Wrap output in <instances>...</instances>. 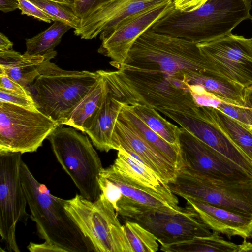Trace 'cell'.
<instances>
[{
	"label": "cell",
	"mask_w": 252,
	"mask_h": 252,
	"mask_svg": "<svg viewBox=\"0 0 252 252\" xmlns=\"http://www.w3.org/2000/svg\"><path fill=\"white\" fill-rule=\"evenodd\" d=\"M252 0H208L197 9L182 12L171 9L151 28L157 32L196 43L231 33L243 21L251 18Z\"/></svg>",
	"instance_id": "cell-3"
},
{
	"label": "cell",
	"mask_w": 252,
	"mask_h": 252,
	"mask_svg": "<svg viewBox=\"0 0 252 252\" xmlns=\"http://www.w3.org/2000/svg\"><path fill=\"white\" fill-rule=\"evenodd\" d=\"M197 44L149 29L135 42L123 64L163 71L187 79L190 84L196 85L205 77L225 79L202 54Z\"/></svg>",
	"instance_id": "cell-2"
},
{
	"label": "cell",
	"mask_w": 252,
	"mask_h": 252,
	"mask_svg": "<svg viewBox=\"0 0 252 252\" xmlns=\"http://www.w3.org/2000/svg\"><path fill=\"white\" fill-rule=\"evenodd\" d=\"M41 56H32L20 53L10 49L0 51V68H20L37 66L44 60Z\"/></svg>",
	"instance_id": "cell-30"
},
{
	"label": "cell",
	"mask_w": 252,
	"mask_h": 252,
	"mask_svg": "<svg viewBox=\"0 0 252 252\" xmlns=\"http://www.w3.org/2000/svg\"><path fill=\"white\" fill-rule=\"evenodd\" d=\"M119 101L125 104L145 105L160 112L176 111L195 118L198 106L191 96L189 81L161 70L139 69L123 64L117 70H98Z\"/></svg>",
	"instance_id": "cell-1"
},
{
	"label": "cell",
	"mask_w": 252,
	"mask_h": 252,
	"mask_svg": "<svg viewBox=\"0 0 252 252\" xmlns=\"http://www.w3.org/2000/svg\"><path fill=\"white\" fill-rule=\"evenodd\" d=\"M52 0L58 3H60L61 4H62L63 5H64L70 9H72L73 5H74V0Z\"/></svg>",
	"instance_id": "cell-44"
},
{
	"label": "cell",
	"mask_w": 252,
	"mask_h": 252,
	"mask_svg": "<svg viewBox=\"0 0 252 252\" xmlns=\"http://www.w3.org/2000/svg\"><path fill=\"white\" fill-rule=\"evenodd\" d=\"M27 249L31 252H63L61 249L45 241L40 244L31 242Z\"/></svg>",
	"instance_id": "cell-39"
},
{
	"label": "cell",
	"mask_w": 252,
	"mask_h": 252,
	"mask_svg": "<svg viewBox=\"0 0 252 252\" xmlns=\"http://www.w3.org/2000/svg\"><path fill=\"white\" fill-rule=\"evenodd\" d=\"M183 198L213 231L229 239L234 236L244 239L252 238V216L236 213L191 197Z\"/></svg>",
	"instance_id": "cell-19"
},
{
	"label": "cell",
	"mask_w": 252,
	"mask_h": 252,
	"mask_svg": "<svg viewBox=\"0 0 252 252\" xmlns=\"http://www.w3.org/2000/svg\"><path fill=\"white\" fill-rule=\"evenodd\" d=\"M238 250L239 245L225 240L216 231L208 236L195 237L160 247L161 251L167 252H238Z\"/></svg>",
	"instance_id": "cell-22"
},
{
	"label": "cell",
	"mask_w": 252,
	"mask_h": 252,
	"mask_svg": "<svg viewBox=\"0 0 252 252\" xmlns=\"http://www.w3.org/2000/svg\"><path fill=\"white\" fill-rule=\"evenodd\" d=\"M99 174L119 188L122 197L117 203V213L125 220L149 210L182 208L168 184L158 188L149 187L123 175L112 165L103 168Z\"/></svg>",
	"instance_id": "cell-13"
},
{
	"label": "cell",
	"mask_w": 252,
	"mask_h": 252,
	"mask_svg": "<svg viewBox=\"0 0 252 252\" xmlns=\"http://www.w3.org/2000/svg\"><path fill=\"white\" fill-rule=\"evenodd\" d=\"M208 0H173L174 7L182 12H189L195 10Z\"/></svg>",
	"instance_id": "cell-38"
},
{
	"label": "cell",
	"mask_w": 252,
	"mask_h": 252,
	"mask_svg": "<svg viewBox=\"0 0 252 252\" xmlns=\"http://www.w3.org/2000/svg\"><path fill=\"white\" fill-rule=\"evenodd\" d=\"M64 207L94 252H133L118 213L101 193L95 201L76 194L64 200Z\"/></svg>",
	"instance_id": "cell-7"
},
{
	"label": "cell",
	"mask_w": 252,
	"mask_h": 252,
	"mask_svg": "<svg viewBox=\"0 0 252 252\" xmlns=\"http://www.w3.org/2000/svg\"><path fill=\"white\" fill-rule=\"evenodd\" d=\"M197 45L226 80L244 89L252 85V38L231 33Z\"/></svg>",
	"instance_id": "cell-12"
},
{
	"label": "cell",
	"mask_w": 252,
	"mask_h": 252,
	"mask_svg": "<svg viewBox=\"0 0 252 252\" xmlns=\"http://www.w3.org/2000/svg\"><path fill=\"white\" fill-rule=\"evenodd\" d=\"M121 113L146 140L168 157L176 165L178 170L182 167L180 147L167 142L149 127L134 113L130 105L124 104Z\"/></svg>",
	"instance_id": "cell-24"
},
{
	"label": "cell",
	"mask_w": 252,
	"mask_h": 252,
	"mask_svg": "<svg viewBox=\"0 0 252 252\" xmlns=\"http://www.w3.org/2000/svg\"><path fill=\"white\" fill-rule=\"evenodd\" d=\"M216 109L244 125L252 126V109L248 106H235L222 102Z\"/></svg>",
	"instance_id": "cell-33"
},
{
	"label": "cell",
	"mask_w": 252,
	"mask_h": 252,
	"mask_svg": "<svg viewBox=\"0 0 252 252\" xmlns=\"http://www.w3.org/2000/svg\"><path fill=\"white\" fill-rule=\"evenodd\" d=\"M216 110L220 123L228 136L252 160V132L248 126Z\"/></svg>",
	"instance_id": "cell-27"
},
{
	"label": "cell",
	"mask_w": 252,
	"mask_h": 252,
	"mask_svg": "<svg viewBox=\"0 0 252 252\" xmlns=\"http://www.w3.org/2000/svg\"><path fill=\"white\" fill-rule=\"evenodd\" d=\"M171 0H107L89 10L74 33L92 39L106 33L127 18Z\"/></svg>",
	"instance_id": "cell-17"
},
{
	"label": "cell",
	"mask_w": 252,
	"mask_h": 252,
	"mask_svg": "<svg viewBox=\"0 0 252 252\" xmlns=\"http://www.w3.org/2000/svg\"><path fill=\"white\" fill-rule=\"evenodd\" d=\"M106 89V81L100 74L97 81L73 110L64 125L84 133L85 122L100 106Z\"/></svg>",
	"instance_id": "cell-25"
},
{
	"label": "cell",
	"mask_w": 252,
	"mask_h": 252,
	"mask_svg": "<svg viewBox=\"0 0 252 252\" xmlns=\"http://www.w3.org/2000/svg\"><path fill=\"white\" fill-rule=\"evenodd\" d=\"M0 101L9 103L30 109L38 110L32 96L12 94L2 90H0Z\"/></svg>",
	"instance_id": "cell-34"
},
{
	"label": "cell",
	"mask_w": 252,
	"mask_h": 252,
	"mask_svg": "<svg viewBox=\"0 0 252 252\" xmlns=\"http://www.w3.org/2000/svg\"><path fill=\"white\" fill-rule=\"evenodd\" d=\"M250 20H251V22L252 23V16L251 17V18H250Z\"/></svg>",
	"instance_id": "cell-46"
},
{
	"label": "cell",
	"mask_w": 252,
	"mask_h": 252,
	"mask_svg": "<svg viewBox=\"0 0 252 252\" xmlns=\"http://www.w3.org/2000/svg\"><path fill=\"white\" fill-rule=\"evenodd\" d=\"M112 165L123 175L149 187L158 188L166 184L150 167L121 147Z\"/></svg>",
	"instance_id": "cell-21"
},
{
	"label": "cell",
	"mask_w": 252,
	"mask_h": 252,
	"mask_svg": "<svg viewBox=\"0 0 252 252\" xmlns=\"http://www.w3.org/2000/svg\"><path fill=\"white\" fill-rule=\"evenodd\" d=\"M173 6V0L139 13L123 21L109 32L100 35L102 40L98 52L111 59L118 69L126 61L136 40Z\"/></svg>",
	"instance_id": "cell-16"
},
{
	"label": "cell",
	"mask_w": 252,
	"mask_h": 252,
	"mask_svg": "<svg viewBox=\"0 0 252 252\" xmlns=\"http://www.w3.org/2000/svg\"><path fill=\"white\" fill-rule=\"evenodd\" d=\"M29 0L48 15L52 21L62 22L75 29L79 27L80 18L68 7L50 0Z\"/></svg>",
	"instance_id": "cell-29"
},
{
	"label": "cell",
	"mask_w": 252,
	"mask_h": 252,
	"mask_svg": "<svg viewBox=\"0 0 252 252\" xmlns=\"http://www.w3.org/2000/svg\"><path fill=\"white\" fill-rule=\"evenodd\" d=\"M51 59L37 65L39 75L28 89L39 111L58 125H64L70 114L100 77L86 70L69 71Z\"/></svg>",
	"instance_id": "cell-5"
},
{
	"label": "cell",
	"mask_w": 252,
	"mask_h": 252,
	"mask_svg": "<svg viewBox=\"0 0 252 252\" xmlns=\"http://www.w3.org/2000/svg\"><path fill=\"white\" fill-rule=\"evenodd\" d=\"M0 69L27 90L39 75L37 66Z\"/></svg>",
	"instance_id": "cell-32"
},
{
	"label": "cell",
	"mask_w": 252,
	"mask_h": 252,
	"mask_svg": "<svg viewBox=\"0 0 252 252\" xmlns=\"http://www.w3.org/2000/svg\"><path fill=\"white\" fill-rule=\"evenodd\" d=\"M248 127L250 129V130L252 132V126H248Z\"/></svg>",
	"instance_id": "cell-45"
},
{
	"label": "cell",
	"mask_w": 252,
	"mask_h": 252,
	"mask_svg": "<svg viewBox=\"0 0 252 252\" xmlns=\"http://www.w3.org/2000/svg\"><path fill=\"white\" fill-rule=\"evenodd\" d=\"M47 139L56 159L80 194L91 201L97 199L101 194L98 177L103 168L88 137L71 126H58Z\"/></svg>",
	"instance_id": "cell-6"
},
{
	"label": "cell",
	"mask_w": 252,
	"mask_h": 252,
	"mask_svg": "<svg viewBox=\"0 0 252 252\" xmlns=\"http://www.w3.org/2000/svg\"><path fill=\"white\" fill-rule=\"evenodd\" d=\"M130 106L134 113L152 130L167 142L180 147V127L164 118L155 108L139 104Z\"/></svg>",
	"instance_id": "cell-26"
},
{
	"label": "cell",
	"mask_w": 252,
	"mask_h": 252,
	"mask_svg": "<svg viewBox=\"0 0 252 252\" xmlns=\"http://www.w3.org/2000/svg\"><path fill=\"white\" fill-rule=\"evenodd\" d=\"M114 150L121 147L153 170L165 183L175 180L178 169L165 155L146 140L135 127L119 114L113 135Z\"/></svg>",
	"instance_id": "cell-18"
},
{
	"label": "cell",
	"mask_w": 252,
	"mask_h": 252,
	"mask_svg": "<svg viewBox=\"0 0 252 252\" xmlns=\"http://www.w3.org/2000/svg\"><path fill=\"white\" fill-rule=\"evenodd\" d=\"M19 9L18 0H0V10L7 13Z\"/></svg>",
	"instance_id": "cell-40"
},
{
	"label": "cell",
	"mask_w": 252,
	"mask_h": 252,
	"mask_svg": "<svg viewBox=\"0 0 252 252\" xmlns=\"http://www.w3.org/2000/svg\"><path fill=\"white\" fill-rule=\"evenodd\" d=\"M189 91L196 105L217 109L224 102L199 85L189 84Z\"/></svg>",
	"instance_id": "cell-31"
},
{
	"label": "cell",
	"mask_w": 252,
	"mask_h": 252,
	"mask_svg": "<svg viewBox=\"0 0 252 252\" xmlns=\"http://www.w3.org/2000/svg\"><path fill=\"white\" fill-rule=\"evenodd\" d=\"M58 126L38 110L0 101V153L36 152Z\"/></svg>",
	"instance_id": "cell-9"
},
{
	"label": "cell",
	"mask_w": 252,
	"mask_h": 252,
	"mask_svg": "<svg viewBox=\"0 0 252 252\" xmlns=\"http://www.w3.org/2000/svg\"><path fill=\"white\" fill-rule=\"evenodd\" d=\"M70 28L68 25L55 21L49 28L31 38L26 39L25 54L41 56L45 59H53L57 54L54 48L60 42L63 36Z\"/></svg>",
	"instance_id": "cell-23"
},
{
	"label": "cell",
	"mask_w": 252,
	"mask_h": 252,
	"mask_svg": "<svg viewBox=\"0 0 252 252\" xmlns=\"http://www.w3.org/2000/svg\"><path fill=\"white\" fill-rule=\"evenodd\" d=\"M160 112L252 176V160L226 133L220 123L216 109L199 106L197 118L187 117L176 111L167 109Z\"/></svg>",
	"instance_id": "cell-14"
},
{
	"label": "cell",
	"mask_w": 252,
	"mask_h": 252,
	"mask_svg": "<svg viewBox=\"0 0 252 252\" xmlns=\"http://www.w3.org/2000/svg\"><path fill=\"white\" fill-rule=\"evenodd\" d=\"M244 94L246 106L252 109V85L245 89Z\"/></svg>",
	"instance_id": "cell-42"
},
{
	"label": "cell",
	"mask_w": 252,
	"mask_h": 252,
	"mask_svg": "<svg viewBox=\"0 0 252 252\" xmlns=\"http://www.w3.org/2000/svg\"><path fill=\"white\" fill-rule=\"evenodd\" d=\"M252 252V243L244 239L241 244L239 245L238 252Z\"/></svg>",
	"instance_id": "cell-43"
},
{
	"label": "cell",
	"mask_w": 252,
	"mask_h": 252,
	"mask_svg": "<svg viewBox=\"0 0 252 252\" xmlns=\"http://www.w3.org/2000/svg\"><path fill=\"white\" fill-rule=\"evenodd\" d=\"M13 43L2 33H0V51L12 49Z\"/></svg>",
	"instance_id": "cell-41"
},
{
	"label": "cell",
	"mask_w": 252,
	"mask_h": 252,
	"mask_svg": "<svg viewBox=\"0 0 252 252\" xmlns=\"http://www.w3.org/2000/svg\"><path fill=\"white\" fill-rule=\"evenodd\" d=\"M23 188L39 237L63 252H94L90 241L67 214L64 200L50 194L23 161L20 165Z\"/></svg>",
	"instance_id": "cell-4"
},
{
	"label": "cell",
	"mask_w": 252,
	"mask_h": 252,
	"mask_svg": "<svg viewBox=\"0 0 252 252\" xmlns=\"http://www.w3.org/2000/svg\"><path fill=\"white\" fill-rule=\"evenodd\" d=\"M22 160L20 153H0V234L10 252H20L16 238L17 224H26L30 216L20 175Z\"/></svg>",
	"instance_id": "cell-10"
},
{
	"label": "cell",
	"mask_w": 252,
	"mask_h": 252,
	"mask_svg": "<svg viewBox=\"0 0 252 252\" xmlns=\"http://www.w3.org/2000/svg\"><path fill=\"white\" fill-rule=\"evenodd\" d=\"M106 89L102 103L86 121L83 128L84 133L89 136L97 149L108 152L114 150L113 144L114 127L124 103L114 96L106 81Z\"/></svg>",
	"instance_id": "cell-20"
},
{
	"label": "cell",
	"mask_w": 252,
	"mask_h": 252,
	"mask_svg": "<svg viewBox=\"0 0 252 252\" xmlns=\"http://www.w3.org/2000/svg\"><path fill=\"white\" fill-rule=\"evenodd\" d=\"M19 9L22 15L32 16L47 23L52 21L51 18L29 0H18Z\"/></svg>",
	"instance_id": "cell-36"
},
{
	"label": "cell",
	"mask_w": 252,
	"mask_h": 252,
	"mask_svg": "<svg viewBox=\"0 0 252 252\" xmlns=\"http://www.w3.org/2000/svg\"><path fill=\"white\" fill-rule=\"evenodd\" d=\"M133 252H155L158 241L154 235L138 223L127 220L123 225Z\"/></svg>",
	"instance_id": "cell-28"
},
{
	"label": "cell",
	"mask_w": 252,
	"mask_h": 252,
	"mask_svg": "<svg viewBox=\"0 0 252 252\" xmlns=\"http://www.w3.org/2000/svg\"><path fill=\"white\" fill-rule=\"evenodd\" d=\"M0 90L12 94L32 96L30 92L27 89L20 85L1 69H0Z\"/></svg>",
	"instance_id": "cell-35"
},
{
	"label": "cell",
	"mask_w": 252,
	"mask_h": 252,
	"mask_svg": "<svg viewBox=\"0 0 252 252\" xmlns=\"http://www.w3.org/2000/svg\"><path fill=\"white\" fill-rule=\"evenodd\" d=\"M179 146L182 167L223 180H252V176L245 169L182 127H180Z\"/></svg>",
	"instance_id": "cell-15"
},
{
	"label": "cell",
	"mask_w": 252,
	"mask_h": 252,
	"mask_svg": "<svg viewBox=\"0 0 252 252\" xmlns=\"http://www.w3.org/2000/svg\"><path fill=\"white\" fill-rule=\"evenodd\" d=\"M135 221L152 233L161 245L206 236L212 232L190 205L180 210L152 209L134 216Z\"/></svg>",
	"instance_id": "cell-11"
},
{
	"label": "cell",
	"mask_w": 252,
	"mask_h": 252,
	"mask_svg": "<svg viewBox=\"0 0 252 252\" xmlns=\"http://www.w3.org/2000/svg\"><path fill=\"white\" fill-rule=\"evenodd\" d=\"M176 195L191 197L236 213L252 216V180L220 179L185 167L168 184Z\"/></svg>",
	"instance_id": "cell-8"
},
{
	"label": "cell",
	"mask_w": 252,
	"mask_h": 252,
	"mask_svg": "<svg viewBox=\"0 0 252 252\" xmlns=\"http://www.w3.org/2000/svg\"><path fill=\"white\" fill-rule=\"evenodd\" d=\"M105 0H74L72 10L80 19L90 9Z\"/></svg>",
	"instance_id": "cell-37"
}]
</instances>
